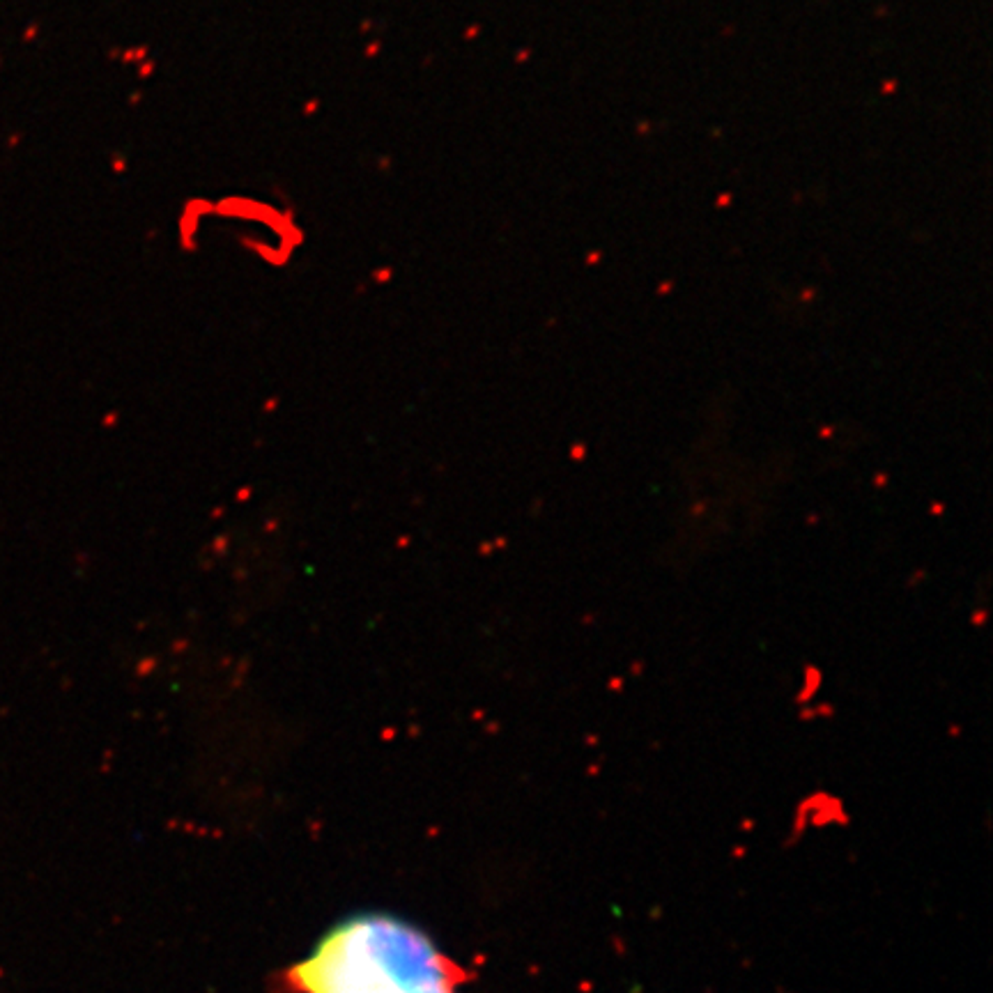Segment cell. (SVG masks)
I'll return each instance as SVG.
<instances>
[{
  "instance_id": "cell-1",
  "label": "cell",
  "mask_w": 993,
  "mask_h": 993,
  "mask_svg": "<svg viewBox=\"0 0 993 993\" xmlns=\"http://www.w3.org/2000/svg\"><path fill=\"white\" fill-rule=\"evenodd\" d=\"M288 982L297 993H455L460 970L411 924L361 915L331 929Z\"/></svg>"
}]
</instances>
